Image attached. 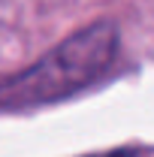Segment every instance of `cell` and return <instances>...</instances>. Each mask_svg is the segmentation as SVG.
Instances as JSON below:
<instances>
[{
    "mask_svg": "<svg viewBox=\"0 0 154 157\" xmlns=\"http://www.w3.org/2000/svg\"><path fill=\"white\" fill-rule=\"evenodd\" d=\"M103 157H133V154H127V151H121V154H103Z\"/></svg>",
    "mask_w": 154,
    "mask_h": 157,
    "instance_id": "2",
    "label": "cell"
},
{
    "mask_svg": "<svg viewBox=\"0 0 154 157\" xmlns=\"http://www.w3.org/2000/svg\"><path fill=\"white\" fill-rule=\"evenodd\" d=\"M118 58V27L97 21L67 36L45 58L0 82V109H33L94 85Z\"/></svg>",
    "mask_w": 154,
    "mask_h": 157,
    "instance_id": "1",
    "label": "cell"
}]
</instances>
